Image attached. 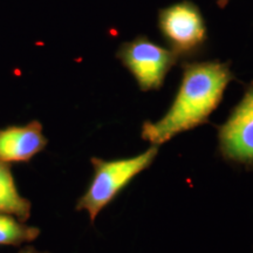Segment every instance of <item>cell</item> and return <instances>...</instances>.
I'll list each match as a JSON object with an SVG mask.
<instances>
[{"label": "cell", "instance_id": "1", "mask_svg": "<svg viewBox=\"0 0 253 253\" xmlns=\"http://www.w3.org/2000/svg\"><path fill=\"white\" fill-rule=\"evenodd\" d=\"M173 101L158 121H145L141 137L151 145H162L182 132L205 125L224 97L230 82L236 80L230 62L218 60L185 61Z\"/></svg>", "mask_w": 253, "mask_h": 253}, {"label": "cell", "instance_id": "2", "mask_svg": "<svg viewBox=\"0 0 253 253\" xmlns=\"http://www.w3.org/2000/svg\"><path fill=\"white\" fill-rule=\"evenodd\" d=\"M157 154V145H150L143 153L132 157L118 160L91 157L93 176L84 194L78 199L77 211H86L93 224L101 211L108 207L136 176L154 163Z\"/></svg>", "mask_w": 253, "mask_h": 253}, {"label": "cell", "instance_id": "3", "mask_svg": "<svg viewBox=\"0 0 253 253\" xmlns=\"http://www.w3.org/2000/svg\"><path fill=\"white\" fill-rule=\"evenodd\" d=\"M157 27L168 47L179 59L199 54L208 41V27L201 8L190 0L161 8Z\"/></svg>", "mask_w": 253, "mask_h": 253}, {"label": "cell", "instance_id": "4", "mask_svg": "<svg viewBox=\"0 0 253 253\" xmlns=\"http://www.w3.org/2000/svg\"><path fill=\"white\" fill-rule=\"evenodd\" d=\"M116 58L132 75L142 91L160 89L168 73L179 61L171 49L158 45L145 36L121 43Z\"/></svg>", "mask_w": 253, "mask_h": 253}, {"label": "cell", "instance_id": "5", "mask_svg": "<svg viewBox=\"0 0 253 253\" xmlns=\"http://www.w3.org/2000/svg\"><path fill=\"white\" fill-rule=\"evenodd\" d=\"M218 151L225 162L253 169V81L226 121L218 126Z\"/></svg>", "mask_w": 253, "mask_h": 253}, {"label": "cell", "instance_id": "6", "mask_svg": "<svg viewBox=\"0 0 253 253\" xmlns=\"http://www.w3.org/2000/svg\"><path fill=\"white\" fill-rule=\"evenodd\" d=\"M48 144L41 122L0 128V162L30 163Z\"/></svg>", "mask_w": 253, "mask_h": 253}, {"label": "cell", "instance_id": "7", "mask_svg": "<svg viewBox=\"0 0 253 253\" xmlns=\"http://www.w3.org/2000/svg\"><path fill=\"white\" fill-rule=\"evenodd\" d=\"M0 213L12 214L24 223L32 213L31 201L20 195L11 164L4 162H0Z\"/></svg>", "mask_w": 253, "mask_h": 253}, {"label": "cell", "instance_id": "8", "mask_svg": "<svg viewBox=\"0 0 253 253\" xmlns=\"http://www.w3.org/2000/svg\"><path fill=\"white\" fill-rule=\"evenodd\" d=\"M40 232L39 227L26 225L12 214L0 213V246L19 248L26 243L34 242Z\"/></svg>", "mask_w": 253, "mask_h": 253}, {"label": "cell", "instance_id": "9", "mask_svg": "<svg viewBox=\"0 0 253 253\" xmlns=\"http://www.w3.org/2000/svg\"><path fill=\"white\" fill-rule=\"evenodd\" d=\"M18 253H49V252L39 251V250H37L36 248H33V246H25V248L21 249Z\"/></svg>", "mask_w": 253, "mask_h": 253}, {"label": "cell", "instance_id": "10", "mask_svg": "<svg viewBox=\"0 0 253 253\" xmlns=\"http://www.w3.org/2000/svg\"><path fill=\"white\" fill-rule=\"evenodd\" d=\"M217 2V6L219 7L220 9H224L227 6V4L230 2V0H216Z\"/></svg>", "mask_w": 253, "mask_h": 253}]
</instances>
